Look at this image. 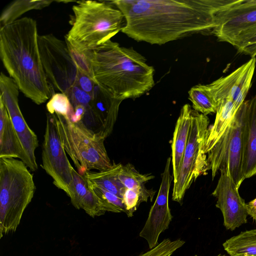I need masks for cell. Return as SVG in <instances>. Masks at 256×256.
<instances>
[{
    "label": "cell",
    "mask_w": 256,
    "mask_h": 256,
    "mask_svg": "<svg viewBox=\"0 0 256 256\" xmlns=\"http://www.w3.org/2000/svg\"><path fill=\"white\" fill-rule=\"evenodd\" d=\"M122 100L96 84L92 100L81 122L104 139L112 133Z\"/></svg>",
    "instance_id": "4fadbf2b"
},
{
    "label": "cell",
    "mask_w": 256,
    "mask_h": 256,
    "mask_svg": "<svg viewBox=\"0 0 256 256\" xmlns=\"http://www.w3.org/2000/svg\"><path fill=\"white\" fill-rule=\"evenodd\" d=\"M156 191L148 190L144 185L132 188H126L122 198L127 216L132 217L140 204L146 202L148 198L152 201Z\"/></svg>",
    "instance_id": "484cf974"
},
{
    "label": "cell",
    "mask_w": 256,
    "mask_h": 256,
    "mask_svg": "<svg viewBox=\"0 0 256 256\" xmlns=\"http://www.w3.org/2000/svg\"><path fill=\"white\" fill-rule=\"evenodd\" d=\"M73 6L72 27L64 36L81 51L92 50L121 32L124 18L110 1L79 0Z\"/></svg>",
    "instance_id": "277c9868"
},
{
    "label": "cell",
    "mask_w": 256,
    "mask_h": 256,
    "mask_svg": "<svg viewBox=\"0 0 256 256\" xmlns=\"http://www.w3.org/2000/svg\"><path fill=\"white\" fill-rule=\"evenodd\" d=\"M57 128L56 114H48L42 148V166L54 184L68 196L73 167L68 160Z\"/></svg>",
    "instance_id": "30bf717a"
},
{
    "label": "cell",
    "mask_w": 256,
    "mask_h": 256,
    "mask_svg": "<svg viewBox=\"0 0 256 256\" xmlns=\"http://www.w3.org/2000/svg\"><path fill=\"white\" fill-rule=\"evenodd\" d=\"M50 114H58L70 118L74 113V109L68 96L64 93L54 94L46 104Z\"/></svg>",
    "instance_id": "83f0119b"
},
{
    "label": "cell",
    "mask_w": 256,
    "mask_h": 256,
    "mask_svg": "<svg viewBox=\"0 0 256 256\" xmlns=\"http://www.w3.org/2000/svg\"><path fill=\"white\" fill-rule=\"evenodd\" d=\"M36 190L33 175L22 160L0 158V238L16 230Z\"/></svg>",
    "instance_id": "5b68a950"
},
{
    "label": "cell",
    "mask_w": 256,
    "mask_h": 256,
    "mask_svg": "<svg viewBox=\"0 0 256 256\" xmlns=\"http://www.w3.org/2000/svg\"><path fill=\"white\" fill-rule=\"evenodd\" d=\"M0 158H18L28 168L29 162L7 110L0 98Z\"/></svg>",
    "instance_id": "ffe728a7"
},
{
    "label": "cell",
    "mask_w": 256,
    "mask_h": 256,
    "mask_svg": "<svg viewBox=\"0 0 256 256\" xmlns=\"http://www.w3.org/2000/svg\"><path fill=\"white\" fill-rule=\"evenodd\" d=\"M170 162L171 158L169 157L162 174L158 194L139 234L140 237L146 240L150 250L158 244L160 235L168 228L172 218L168 204L170 189L173 179L170 174Z\"/></svg>",
    "instance_id": "5bb4252c"
},
{
    "label": "cell",
    "mask_w": 256,
    "mask_h": 256,
    "mask_svg": "<svg viewBox=\"0 0 256 256\" xmlns=\"http://www.w3.org/2000/svg\"><path fill=\"white\" fill-rule=\"evenodd\" d=\"M244 109L242 170L244 178L256 174V94L242 104Z\"/></svg>",
    "instance_id": "e0dca14e"
},
{
    "label": "cell",
    "mask_w": 256,
    "mask_h": 256,
    "mask_svg": "<svg viewBox=\"0 0 256 256\" xmlns=\"http://www.w3.org/2000/svg\"><path fill=\"white\" fill-rule=\"evenodd\" d=\"M220 176L212 195L217 198L216 206L222 212L224 226L234 230L247 222L246 204L238 193L228 171H220Z\"/></svg>",
    "instance_id": "9a60e30c"
},
{
    "label": "cell",
    "mask_w": 256,
    "mask_h": 256,
    "mask_svg": "<svg viewBox=\"0 0 256 256\" xmlns=\"http://www.w3.org/2000/svg\"><path fill=\"white\" fill-rule=\"evenodd\" d=\"M244 109L242 104L231 122L208 152V170L214 179L218 170L228 171L239 188L244 180L242 170Z\"/></svg>",
    "instance_id": "ba28073f"
},
{
    "label": "cell",
    "mask_w": 256,
    "mask_h": 256,
    "mask_svg": "<svg viewBox=\"0 0 256 256\" xmlns=\"http://www.w3.org/2000/svg\"><path fill=\"white\" fill-rule=\"evenodd\" d=\"M122 164H113L106 170L86 172L84 174L89 186L110 192L122 199L126 188L119 181L118 174Z\"/></svg>",
    "instance_id": "7402d4cb"
},
{
    "label": "cell",
    "mask_w": 256,
    "mask_h": 256,
    "mask_svg": "<svg viewBox=\"0 0 256 256\" xmlns=\"http://www.w3.org/2000/svg\"><path fill=\"white\" fill-rule=\"evenodd\" d=\"M236 0L110 2L124 16L122 33L138 42L161 45L193 34H213L220 13Z\"/></svg>",
    "instance_id": "6da1fadb"
},
{
    "label": "cell",
    "mask_w": 256,
    "mask_h": 256,
    "mask_svg": "<svg viewBox=\"0 0 256 256\" xmlns=\"http://www.w3.org/2000/svg\"><path fill=\"white\" fill-rule=\"evenodd\" d=\"M216 256H226V254H218V255H217Z\"/></svg>",
    "instance_id": "836d02e7"
},
{
    "label": "cell",
    "mask_w": 256,
    "mask_h": 256,
    "mask_svg": "<svg viewBox=\"0 0 256 256\" xmlns=\"http://www.w3.org/2000/svg\"><path fill=\"white\" fill-rule=\"evenodd\" d=\"M232 46L240 53L256 56V26L238 37Z\"/></svg>",
    "instance_id": "f546056e"
},
{
    "label": "cell",
    "mask_w": 256,
    "mask_h": 256,
    "mask_svg": "<svg viewBox=\"0 0 256 256\" xmlns=\"http://www.w3.org/2000/svg\"><path fill=\"white\" fill-rule=\"evenodd\" d=\"M55 114L63 146L80 174L84 175L92 170H106L112 166L104 138L81 121L73 122L61 115Z\"/></svg>",
    "instance_id": "8992f818"
},
{
    "label": "cell",
    "mask_w": 256,
    "mask_h": 256,
    "mask_svg": "<svg viewBox=\"0 0 256 256\" xmlns=\"http://www.w3.org/2000/svg\"><path fill=\"white\" fill-rule=\"evenodd\" d=\"M193 109L189 104L182 107L177 120L172 144L174 182H176L188 139Z\"/></svg>",
    "instance_id": "d6986e66"
},
{
    "label": "cell",
    "mask_w": 256,
    "mask_h": 256,
    "mask_svg": "<svg viewBox=\"0 0 256 256\" xmlns=\"http://www.w3.org/2000/svg\"><path fill=\"white\" fill-rule=\"evenodd\" d=\"M72 172L73 180L68 196L75 208L84 210L92 218L104 215L106 212H116L90 188L84 175L80 174L74 168Z\"/></svg>",
    "instance_id": "ac0fdd59"
},
{
    "label": "cell",
    "mask_w": 256,
    "mask_h": 256,
    "mask_svg": "<svg viewBox=\"0 0 256 256\" xmlns=\"http://www.w3.org/2000/svg\"><path fill=\"white\" fill-rule=\"evenodd\" d=\"M208 124L207 116L193 109L188 139L172 190V200L180 204H182L185 192L192 182L208 170L204 152Z\"/></svg>",
    "instance_id": "52a82bcc"
},
{
    "label": "cell",
    "mask_w": 256,
    "mask_h": 256,
    "mask_svg": "<svg viewBox=\"0 0 256 256\" xmlns=\"http://www.w3.org/2000/svg\"><path fill=\"white\" fill-rule=\"evenodd\" d=\"M238 109L234 102L230 98L223 99L218 102L214 122L208 130L204 146L206 154L224 133Z\"/></svg>",
    "instance_id": "44dd1931"
},
{
    "label": "cell",
    "mask_w": 256,
    "mask_h": 256,
    "mask_svg": "<svg viewBox=\"0 0 256 256\" xmlns=\"http://www.w3.org/2000/svg\"><path fill=\"white\" fill-rule=\"evenodd\" d=\"M96 82L90 77L78 71L76 86L92 96Z\"/></svg>",
    "instance_id": "1f68e13d"
},
{
    "label": "cell",
    "mask_w": 256,
    "mask_h": 256,
    "mask_svg": "<svg viewBox=\"0 0 256 256\" xmlns=\"http://www.w3.org/2000/svg\"><path fill=\"white\" fill-rule=\"evenodd\" d=\"M38 44L48 82L56 90L66 94L76 86L78 73L66 42L50 34L38 36Z\"/></svg>",
    "instance_id": "9c48e42d"
},
{
    "label": "cell",
    "mask_w": 256,
    "mask_h": 256,
    "mask_svg": "<svg viewBox=\"0 0 256 256\" xmlns=\"http://www.w3.org/2000/svg\"><path fill=\"white\" fill-rule=\"evenodd\" d=\"M65 42L78 71L91 78L96 82L91 60V50L81 51L68 42Z\"/></svg>",
    "instance_id": "f1b7e54d"
},
{
    "label": "cell",
    "mask_w": 256,
    "mask_h": 256,
    "mask_svg": "<svg viewBox=\"0 0 256 256\" xmlns=\"http://www.w3.org/2000/svg\"><path fill=\"white\" fill-rule=\"evenodd\" d=\"M96 83L124 100L148 92L154 85L153 66L132 48L109 40L91 50Z\"/></svg>",
    "instance_id": "3957f363"
},
{
    "label": "cell",
    "mask_w": 256,
    "mask_h": 256,
    "mask_svg": "<svg viewBox=\"0 0 256 256\" xmlns=\"http://www.w3.org/2000/svg\"><path fill=\"white\" fill-rule=\"evenodd\" d=\"M256 26V0H236L219 14L213 32L220 42L232 45L237 38Z\"/></svg>",
    "instance_id": "7c38bea8"
},
{
    "label": "cell",
    "mask_w": 256,
    "mask_h": 256,
    "mask_svg": "<svg viewBox=\"0 0 256 256\" xmlns=\"http://www.w3.org/2000/svg\"><path fill=\"white\" fill-rule=\"evenodd\" d=\"M54 2L48 0H14L2 11L0 18V28L14 22L21 15L29 10L42 9Z\"/></svg>",
    "instance_id": "cb8c5ba5"
},
{
    "label": "cell",
    "mask_w": 256,
    "mask_h": 256,
    "mask_svg": "<svg viewBox=\"0 0 256 256\" xmlns=\"http://www.w3.org/2000/svg\"><path fill=\"white\" fill-rule=\"evenodd\" d=\"M256 64V58H252L226 76H222L207 86L216 100L230 98L238 108L245 100L251 86Z\"/></svg>",
    "instance_id": "2e32d148"
},
{
    "label": "cell",
    "mask_w": 256,
    "mask_h": 256,
    "mask_svg": "<svg viewBox=\"0 0 256 256\" xmlns=\"http://www.w3.org/2000/svg\"><path fill=\"white\" fill-rule=\"evenodd\" d=\"M222 246L230 256H256V229L242 232Z\"/></svg>",
    "instance_id": "603a6c76"
},
{
    "label": "cell",
    "mask_w": 256,
    "mask_h": 256,
    "mask_svg": "<svg viewBox=\"0 0 256 256\" xmlns=\"http://www.w3.org/2000/svg\"><path fill=\"white\" fill-rule=\"evenodd\" d=\"M0 98L7 110L28 158V168L32 171H36L38 166L35 151L38 146V142L36 134L27 124L20 110L18 98L20 90L14 80L2 72L0 75Z\"/></svg>",
    "instance_id": "8fae6325"
},
{
    "label": "cell",
    "mask_w": 256,
    "mask_h": 256,
    "mask_svg": "<svg viewBox=\"0 0 256 256\" xmlns=\"http://www.w3.org/2000/svg\"><path fill=\"white\" fill-rule=\"evenodd\" d=\"M154 178L150 174H140L132 164L122 166L118 174L119 181L127 189H132L142 185Z\"/></svg>",
    "instance_id": "4316f807"
},
{
    "label": "cell",
    "mask_w": 256,
    "mask_h": 256,
    "mask_svg": "<svg viewBox=\"0 0 256 256\" xmlns=\"http://www.w3.org/2000/svg\"><path fill=\"white\" fill-rule=\"evenodd\" d=\"M73 108L76 106H83L86 110L88 108L92 96L75 86L66 94Z\"/></svg>",
    "instance_id": "4dcf8cb0"
},
{
    "label": "cell",
    "mask_w": 256,
    "mask_h": 256,
    "mask_svg": "<svg viewBox=\"0 0 256 256\" xmlns=\"http://www.w3.org/2000/svg\"><path fill=\"white\" fill-rule=\"evenodd\" d=\"M248 215H250L256 222V198L246 204Z\"/></svg>",
    "instance_id": "d6a6232c"
},
{
    "label": "cell",
    "mask_w": 256,
    "mask_h": 256,
    "mask_svg": "<svg viewBox=\"0 0 256 256\" xmlns=\"http://www.w3.org/2000/svg\"><path fill=\"white\" fill-rule=\"evenodd\" d=\"M36 22L23 17L0 28V56L20 90L40 105L50 98L52 85L42 65Z\"/></svg>",
    "instance_id": "7a4b0ae2"
},
{
    "label": "cell",
    "mask_w": 256,
    "mask_h": 256,
    "mask_svg": "<svg viewBox=\"0 0 256 256\" xmlns=\"http://www.w3.org/2000/svg\"><path fill=\"white\" fill-rule=\"evenodd\" d=\"M188 95L194 110L206 116L216 113L218 102L207 84H199L192 86L188 91Z\"/></svg>",
    "instance_id": "d4e9b609"
}]
</instances>
